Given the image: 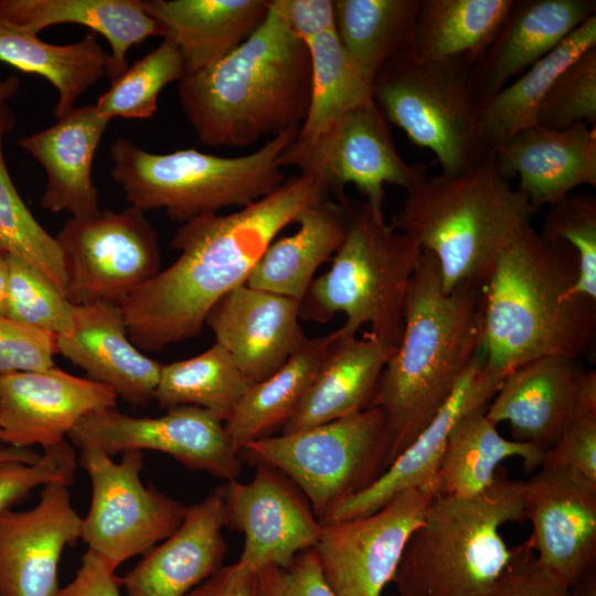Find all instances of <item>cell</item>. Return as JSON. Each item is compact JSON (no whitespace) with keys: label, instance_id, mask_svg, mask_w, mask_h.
<instances>
[{"label":"cell","instance_id":"d4e9b609","mask_svg":"<svg viewBox=\"0 0 596 596\" xmlns=\"http://www.w3.org/2000/svg\"><path fill=\"white\" fill-rule=\"evenodd\" d=\"M492 150L500 174L519 178L517 188L535 213L577 187H596V132L587 124L563 130L535 125Z\"/></svg>","mask_w":596,"mask_h":596},{"label":"cell","instance_id":"60d3db41","mask_svg":"<svg viewBox=\"0 0 596 596\" xmlns=\"http://www.w3.org/2000/svg\"><path fill=\"white\" fill-rule=\"evenodd\" d=\"M184 76V64L177 45L163 38L160 44L135 61L98 97L95 107L104 117L147 119L158 109V96L171 82Z\"/></svg>","mask_w":596,"mask_h":596},{"label":"cell","instance_id":"680465c9","mask_svg":"<svg viewBox=\"0 0 596 596\" xmlns=\"http://www.w3.org/2000/svg\"><path fill=\"white\" fill-rule=\"evenodd\" d=\"M389 596H398L397 594H394V595H389Z\"/></svg>","mask_w":596,"mask_h":596},{"label":"cell","instance_id":"8d00e7d4","mask_svg":"<svg viewBox=\"0 0 596 596\" xmlns=\"http://www.w3.org/2000/svg\"><path fill=\"white\" fill-rule=\"evenodd\" d=\"M253 384L215 342L195 356L161 365L155 401L166 409L198 406L225 423Z\"/></svg>","mask_w":596,"mask_h":596},{"label":"cell","instance_id":"8fae6325","mask_svg":"<svg viewBox=\"0 0 596 596\" xmlns=\"http://www.w3.org/2000/svg\"><path fill=\"white\" fill-rule=\"evenodd\" d=\"M278 162L281 169L291 167L315 180L332 199L344 198V188L353 184L365 196L364 202L380 212L385 184L407 192L428 178L426 164L407 163L400 156L389 123L373 99L311 136L298 135Z\"/></svg>","mask_w":596,"mask_h":596},{"label":"cell","instance_id":"681fc988","mask_svg":"<svg viewBox=\"0 0 596 596\" xmlns=\"http://www.w3.org/2000/svg\"><path fill=\"white\" fill-rule=\"evenodd\" d=\"M528 539L513 555L493 596H568V587L549 574L533 554Z\"/></svg>","mask_w":596,"mask_h":596},{"label":"cell","instance_id":"5bb4252c","mask_svg":"<svg viewBox=\"0 0 596 596\" xmlns=\"http://www.w3.org/2000/svg\"><path fill=\"white\" fill-rule=\"evenodd\" d=\"M437 496L434 481L402 492L370 514L322 524L312 550L333 590L339 596H381Z\"/></svg>","mask_w":596,"mask_h":596},{"label":"cell","instance_id":"d6a6232c","mask_svg":"<svg viewBox=\"0 0 596 596\" xmlns=\"http://www.w3.org/2000/svg\"><path fill=\"white\" fill-rule=\"evenodd\" d=\"M109 58L95 32L75 43L51 44L38 34L0 19V61L42 76L56 88V118L73 109L77 98L106 75Z\"/></svg>","mask_w":596,"mask_h":596},{"label":"cell","instance_id":"6f0895ef","mask_svg":"<svg viewBox=\"0 0 596 596\" xmlns=\"http://www.w3.org/2000/svg\"><path fill=\"white\" fill-rule=\"evenodd\" d=\"M20 82L15 76H9L0 79V106L12 98L19 91Z\"/></svg>","mask_w":596,"mask_h":596},{"label":"cell","instance_id":"5b68a950","mask_svg":"<svg viewBox=\"0 0 596 596\" xmlns=\"http://www.w3.org/2000/svg\"><path fill=\"white\" fill-rule=\"evenodd\" d=\"M535 212L497 167L494 152L457 175L427 178L406 192L390 225L437 260L443 288L482 286L499 252Z\"/></svg>","mask_w":596,"mask_h":596},{"label":"cell","instance_id":"f1b7e54d","mask_svg":"<svg viewBox=\"0 0 596 596\" xmlns=\"http://www.w3.org/2000/svg\"><path fill=\"white\" fill-rule=\"evenodd\" d=\"M161 36L181 53L184 76L217 63L265 21L268 0H143ZM183 76V77H184Z\"/></svg>","mask_w":596,"mask_h":596},{"label":"cell","instance_id":"9a60e30c","mask_svg":"<svg viewBox=\"0 0 596 596\" xmlns=\"http://www.w3.org/2000/svg\"><path fill=\"white\" fill-rule=\"evenodd\" d=\"M72 444H93L114 457L128 450H155L190 470L226 481L242 470L240 453L231 445L222 422L207 409L183 405L158 417H136L115 408L83 417L67 435Z\"/></svg>","mask_w":596,"mask_h":596},{"label":"cell","instance_id":"30bf717a","mask_svg":"<svg viewBox=\"0 0 596 596\" xmlns=\"http://www.w3.org/2000/svg\"><path fill=\"white\" fill-rule=\"evenodd\" d=\"M384 412L369 407L295 433L244 445L243 461L268 466L305 494L320 522L340 502L365 490L390 465Z\"/></svg>","mask_w":596,"mask_h":596},{"label":"cell","instance_id":"7402d4cb","mask_svg":"<svg viewBox=\"0 0 596 596\" xmlns=\"http://www.w3.org/2000/svg\"><path fill=\"white\" fill-rule=\"evenodd\" d=\"M502 380L487 368L481 352L437 415L381 477L336 505L321 523L370 514L402 492L434 482L451 428L467 413L488 405Z\"/></svg>","mask_w":596,"mask_h":596},{"label":"cell","instance_id":"603a6c76","mask_svg":"<svg viewBox=\"0 0 596 596\" xmlns=\"http://www.w3.org/2000/svg\"><path fill=\"white\" fill-rule=\"evenodd\" d=\"M223 486L187 507L183 521L119 578L127 596H185L223 566Z\"/></svg>","mask_w":596,"mask_h":596},{"label":"cell","instance_id":"4fadbf2b","mask_svg":"<svg viewBox=\"0 0 596 596\" xmlns=\"http://www.w3.org/2000/svg\"><path fill=\"white\" fill-rule=\"evenodd\" d=\"M55 237L74 305L120 304L161 270L157 232L134 206L71 217Z\"/></svg>","mask_w":596,"mask_h":596},{"label":"cell","instance_id":"f5cc1de1","mask_svg":"<svg viewBox=\"0 0 596 596\" xmlns=\"http://www.w3.org/2000/svg\"><path fill=\"white\" fill-rule=\"evenodd\" d=\"M185 596H262L258 571L237 562L223 565Z\"/></svg>","mask_w":596,"mask_h":596},{"label":"cell","instance_id":"1f68e13d","mask_svg":"<svg viewBox=\"0 0 596 596\" xmlns=\"http://www.w3.org/2000/svg\"><path fill=\"white\" fill-rule=\"evenodd\" d=\"M486 408L472 409L451 428L435 477L438 496L471 497L485 491L508 458H520L528 473L541 468L545 451L501 436Z\"/></svg>","mask_w":596,"mask_h":596},{"label":"cell","instance_id":"d6986e66","mask_svg":"<svg viewBox=\"0 0 596 596\" xmlns=\"http://www.w3.org/2000/svg\"><path fill=\"white\" fill-rule=\"evenodd\" d=\"M72 485L42 487L38 503L0 512V596H56L63 550L81 539V515L72 505Z\"/></svg>","mask_w":596,"mask_h":596},{"label":"cell","instance_id":"7c38bea8","mask_svg":"<svg viewBox=\"0 0 596 596\" xmlns=\"http://www.w3.org/2000/svg\"><path fill=\"white\" fill-rule=\"evenodd\" d=\"M76 448L92 485L81 540L116 572L127 560L145 555L173 533L187 505L142 482V451H124L117 462L93 444Z\"/></svg>","mask_w":596,"mask_h":596},{"label":"cell","instance_id":"7bdbcfd3","mask_svg":"<svg viewBox=\"0 0 596 596\" xmlns=\"http://www.w3.org/2000/svg\"><path fill=\"white\" fill-rule=\"evenodd\" d=\"M540 234L566 243L577 256V294L596 300V198L570 193L550 204Z\"/></svg>","mask_w":596,"mask_h":596},{"label":"cell","instance_id":"c3c4849f","mask_svg":"<svg viewBox=\"0 0 596 596\" xmlns=\"http://www.w3.org/2000/svg\"><path fill=\"white\" fill-rule=\"evenodd\" d=\"M542 466L562 467L596 485V409L578 417L545 451Z\"/></svg>","mask_w":596,"mask_h":596},{"label":"cell","instance_id":"cb8c5ba5","mask_svg":"<svg viewBox=\"0 0 596 596\" xmlns=\"http://www.w3.org/2000/svg\"><path fill=\"white\" fill-rule=\"evenodd\" d=\"M56 347L125 402L145 407L155 401L161 364L132 343L120 304L75 305L72 330L56 337Z\"/></svg>","mask_w":596,"mask_h":596},{"label":"cell","instance_id":"ee69618b","mask_svg":"<svg viewBox=\"0 0 596 596\" xmlns=\"http://www.w3.org/2000/svg\"><path fill=\"white\" fill-rule=\"evenodd\" d=\"M582 123L596 124V46L558 75L536 114V125L546 129L563 130Z\"/></svg>","mask_w":596,"mask_h":596},{"label":"cell","instance_id":"e575fe53","mask_svg":"<svg viewBox=\"0 0 596 596\" xmlns=\"http://www.w3.org/2000/svg\"><path fill=\"white\" fill-rule=\"evenodd\" d=\"M596 46V13L573 30L550 53L487 100L480 113L483 139L493 149L536 125V114L558 75Z\"/></svg>","mask_w":596,"mask_h":596},{"label":"cell","instance_id":"4316f807","mask_svg":"<svg viewBox=\"0 0 596 596\" xmlns=\"http://www.w3.org/2000/svg\"><path fill=\"white\" fill-rule=\"evenodd\" d=\"M109 121L95 105L74 107L53 126L18 141L44 168L43 209L52 213L68 212L72 217H85L100 211L92 167Z\"/></svg>","mask_w":596,"mask_h":596},{"label":"cell","instance_id":"ffe728a7","mask_svg":"<svg viewBox=\"0 0 596 596\" xmlns=\"http://www.w3.org/2000/svg\"><path fill=\"white\" fill-rule=\"evenodd\" d=\"M109 387L58 368L0 377V443L43 450L65 440L86 415L115 408Z\"/></svg>","mask_w":596,"mask_h":596},{"label":"cell","instance_id":"91938a15","mask_svg":"<svg viewBox=\"0 0 596 596\" xmlns=\"http://www.w3.org/2000/svg\"><path fill=\"white\" fill-rule=\"evenodd\" d=\"M0 253H2V252H0Z\"/></svg>","mask_w":596,"mask_h":596},{"label":"cell","instance_id":"9c48e42d","mask_svg":"<svg viewBox=\"0 0 596 596\" xmlns=\"http://www.w3.org/2000/svg\"><path fill=\"white\" fill-rule=\"evenodd\" d=\"M471 67L468 56L426 62L406 47L372 81V99L387 123L430 150L447 177L468 172L491 150L481 132Z\"/></svg>","mask_w":596,"mask_h":596},{"label":"cell","instance_id":"9f6ffc18","mask_svg":"<svg viewBox=\"0 0 596 596\" xmlns=\"http://www.w3.org/2000/svg\"><path fill=\"white\" fill-rule=\"evenodd\" d=\"M8 287V260L7 255L0 253V316H6Z\"/></svg>","mask_w":596,"mask_h":596},{"label":"cell","instance_id":"11a10c76","mask_svg":"<svg viewBox=\"0 0 596 596\" xmlns=\"http://www.w3.org/2000/svg\"><path fill=\"white\" fill-rule=\"evenodd\" d=\"M41 455L32 450L31 448H19L14 446H0V461L3 460H17L28 464H33L39 460Z\"/></svg>","mask_w":596,"mask_h":596},{"label":"cell","instance_id":"f907efd6","mask_svg":"<svg viewBox=\"0 0 596 596\" xmlns=\"http://www.w3.org/2000/svg\"><path fill=\"white\" fill-rule=\"evenodd\" d=\"M289 31L305 43L336 30L332 0H269Z\"/></svg>","mask_w":596,"mask_h":596},{"label":"cell","instance_id":"836d02e7","mask_svg":"<svg viewBox=\"0 0 596 596\" xmlns=\"http://www.w3.org/2000/svg\"><path fill=\"white\" fill-rule=\"evenodd\" d=\"M332 334L309 338L275 373L255 383L224 423L237 451L283 429L298 411L324 360Z\"/></svg>","mask_w":596,"mask_h":596},{"label":"cell","instance_id":"74e56055","mask_svg":"<svg viewBox=\"0 0 596 596\" xmlns=\"http://www.w3.org/2000/svg\"><path fill=\"white\" fill-rule=\"evenodd\" d=\"M336 32L372 77L400 51L411 47L421 0H333Z\"/></svg>","mask_w":596,"mask_h":596},{"label":"cell","instance_id":"44dd1931","mask_svg":"<svg viewBox=\"0 0 596 596\" xmlns=\"http://www.w3.org/2000/svg\"><path fill=\"white\" fill-rule=\"evenodd\" d=\"M205 326L254 384L275 373L309 339L298 300L245 284L214 305Z\"/></svg>","mask_w":596,"mask_h":596},{"label":"cell","instance_id":"4dcf8cb0","mask_svg":"<svg viewBox=\"0 0 596 596\" xmlns=\"http://www.w3.org/2000/svg\"><path fill=\"white\" fill-rule=\"evenodd\" d=\"M0 19L34 34L47 26L79 24L102 34L110 45L106 76L118 78L129 66L127 53L149 36H161L143 0H0Z\"/></svg>","mask_w":596,"mask_h":596},{"label":"cell","instance_id":"ab89813d","mask_svg":"<svg viewBox=\"0 0 596 596\" xmlns=\"http://www.w3.org/2000/svg\"><path fill=\"white\" fill-rule=\"evenodd\" d=\"M14 115L0 106V252L15 257L43 274L67 297V279L61 247L34 219L19 195L7 169L3 137L14 126Z\"/></svg>","mask_w":596,"mask_h":596},{"label":"cell","instance_id":"7dc6e473","mask_svg":"<svg viewBox=\"0 0 596 596\" xmlns=\"http://www.w3.org/2000/svg\"><path fill=\"white\" fill-rule=\"evenodd\" d=\"M258 576L262 596H339L312 549L299 553L287 566L263 567Z\"/></svg>","mask_w":596,"mask_h":596},{"label":"cell","instance_id":"8992f818","mask_svg":"<svg viewBox=\"0 0 596 596\" xmlns=\"http://www.w3.org/2000/svg\"><path fill=\"white\" fill-rule=\"evenodd\" d=\"M521 482L500 466L478 494L437 496L406 543L397 595L493 596L513 555L500 529L525 520Z\"/></svg>","mask_w":596,"mask_h":596},{"label":"cell","instance_id":"52a82bcc","mask_svg":"<svg viewBox=\"0 0 596 596\" xmlns=\"http://www.w3.org/2000/svg\"><path fill=\"white\" fill-rule=\"evenodd\" d=\"M299 130L291 128L248 155L231 158L194 148L152 153L118 137L109 150L111 177L130 206L163 210L183 224L225 206L243 207L278 189L286 180L279 157Z\"/></svg>","mask_w":596,"mask_h":596},{"label":"cell","instance_id":"f546056e","mask_svg":"<svg viewBox=\"0 0 596 596\" xmlns=\"http://www.w3.org/2000/svg\"><path fill=\"white\" fill-rule=\"evenodd\" d=\"M352 199L327 198L305 207L296 217V233L266 248L245 285L300 302L321 264L342 245L350 223Z\"/></svg>","mask_w":596,"mask_h":596},{"label":"cell","instance_id":"f6af8a7d","mask_svg":"<svg viewBox=\"0 0 596 596\" xmlns=\"http://www.w3.org/2000/svg\"><path fill=\"white\" fill-rule=\"evenodd\" d=\"M77 453L64 440L43 450L36 462L0 461V512L25 499L33 489L61 480L73 485L77 469Z\"/></svg>","mask_w":596,"mask_h":596},{"label":"cell","instance_id":"db71d44e","mask_svg":"<svg viewBox=\"0 0 596 596\" xmlns=\"http://www.w3.org/2000/svg\"><path fill=\"white\" fill-rule=\"evenodd\" d=\"M568 596H596V564L586 570L568 587Z\"/></svg>","mask_w":596,"mask_h":596},{"label":"cell","instance_id":"6da1fadb","mask_svg":"<svg viewBox=\"0 0 596 596\" xmlns=\"http://www.w3.org/2000/svg\"><path fill=\"white\" fill-rule=\"evenodd\" d=\"M327 198L311 178L291 175L236 212L183 223L171 241L177 259L120 302L132 343L153 352L200 334L214 305L246 283L275 236Z\"/></svg>","mask_w":596,"mask_h":596},{"label":"cell","instance_id":"bcb514c9","mask_svg":"<svg viewBox=\"0 0 596 596\" xmlns=\"http://www.w3.org/2000/svg\"><path fill=\"white\" fill-rule=\"evenodd\" d=\"M56 337L0 316V377L54 366Z\"/></svg>","mask_w":596,"mask_h":596},{"label":"cell","instance_id":"816d5d0a","mask_svg":"<svg viewBox=\"0 0 596 596\" xmlns=\"http://www.w3.org/2000/svg\"><path fill=\"white\" fill-rule=\"evenodd\" d=\"M119 578L99 557L86 551L74 579L56 596H120Z\"/></svg>","mask_w":596,"mask_h":596},{"label":"cell","instance_id":"7a4b0ae2","mask_svg":"<svg viewBox=\"0 0 596 596\" xmlns=\"http://www.w3.org/2000/svg\"><path fill=\"white\" fill-rule=\"evenodd\" d=\"M577 256L533 225L497 255L482 285L485 364L505 376L547 355L583 360L596 336V300L575 290Z\"/></svg>","mask_w":596,"mask_h":596},{"label":"cell","instance_id":"ac0fdd59","mask_svg":"<svg viewBox=\"0 0 596 596\" xmlns=\"http://www.w3.org/2000/svg\"><path fill=\"white\" fill-rule=\"evenodd\" d=\"M538 563L570 587L596 564V485L562 467L541 466L521 482Z\"/></svg>","mask_w":596,"mask_h":596},{"label":"cell","instance_id":"f35d334b","mask_svg":"<svg viewBox=\"0 0 596 596\" xmlns=\"http://www.w3.org/2000/svg\"><path fill=\"white\" fill-rule=\"evenodd\" d=\"M311 63V94L299 136H311L350 109L372 100V81L350 55L336 30L306 42Z\"/></svg>","mask_w":596,"mask_h":596},{"label":"cell","instance_id":"277c9868","mask_svg":"<svg viewBox=\"0 0 596 596\" xmlns=\"http://www.w3.org/2000/svg\"><path fill=\"white\" fill-rule=\"evenodd\" d=\"M310 94L308 46L270 4L265 21L238 47L178 82L182 109L210 147H244L301 127Z\"/></svg>","mask_w":596,"mask_h":596},{"label":"cell","instance_id":"ba28073f","mask_svg":"<svg viewBox=\"0 0 596 596\" xmlns=\"http://www.w3.org/2000/svg\"><path fill=\"white\" fill-rule=\"evenodd\" d=\"M422 254L407 235L385 222L383 212L352 200L345 238L330 268L313 278L299 302V318L327 322L345 316L338 331L356 336L364 326L397 348L404 328L408 285Z\"/></svg>","mask_w":596,"mask_h":596},{"label":"cell","instance_id":"83f0119b","mask_svg":"<svg viewBox=\"0 0 596 596\" xmlns=\"http://www.w3.org/2000/svg\"><path fill=\"white\" fill-rule=\"evenodd\" d=\"M331 334L316 377L280 433L307 429L371 407L381 373L396 349L369 331L356 337L337 329Z\"/></svg>","mask_w":596,"mask_h":596},{"label":"cell","instance_id":"b9f144b4","mask_svg":"<svg viewBox=\"0 0 596 596\" xmlns=\"http://www.w3.org/2000/svg\"><path fill=\"white\" fill-rule=\"evenodd\" d=\"M6 316L55 337L71 332L75 305L43 274L7 255Z\"/></svg>","mask_w":596,"mask_h":596},{"label":"cell","instance_id":"2e32d148","mask_svg":"<svg viewBox=\"0 0 596 596\" xmlns=\"http://www.w3.org/2000/svg\"><path fill=\"white\" fill-rule=\"evenodd\" d=\"M596 409V372L583 360L547 355L510 371L486 408L496 425L507 423L513 440L544 451L582 415Z\"/></svg>","mask_w":596,"mask_h":596},{"label":"cell","instance_id":"484cf974","mask_svg":"<svg viewBox=\"0 0 596 596\" xmlns=\"http://www.w3.org/2000/svg\"><path fill=\"white\" fill-rule=\"evenodd\" d=\"M595 12V0H513L493 40L471 67L481 107Z\"/></svg>","mask_w":596,"mask_h":596},{"label":"cell","instance_id":"e0dca14e","mask_svg":"<svg viewBox=\"0 0 596 596\" xmlns=\"http://www.w3.org/2000/svg\"><path fill=\"white\" fill-rule=\"evenodd\" d=\"M255 467L249 482L235 479L223 486L225 526L244 535L237 563L255 571L287 566L315 546L323 525L289 478L273 467Z\"/></svg>","mask_w":596,"mask_h":596},{"label":"cell","instance_id":"3957f363","mask_svg":"<svg viewBox=\"0 0 596 596\" xmlns=\"http://www.w3.org/2000/svg\"><path fill=\"white\" fill-rule=\"evenodd\" d=\"M482 337V286L446 292L436 258L422 251L407 289L402 338L371 404L386 417L390 464L453 395L481 353Z\"/></svg>","mask_w":596,"mask_h":596},{"label":"cell","instance_id":"d590c367","mask_svg":"<svg viewBox=\"0 0 596 596\" xmlns=\"http://www.w3.org/2000/svg\"><path fill=\"white\" fill-rule=\"evenodd\" d=\"M513 0H421L411 51L419 61L468 56L472 64L493 40Z\"/></svg>","mask_w":596,"mask_h":596}]
</instances>
